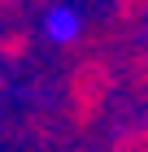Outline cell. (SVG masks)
<instances>
[{
    "label": "cell",
    "instance_id": "obj_1",
    "mask_svg": "<svg viewBox=\"0 0 148 152\" xmlns=\"http://www.w3.org/2000/svg\"><path fill=\"white\" fill-rule=\"evenodd\" d=\"M109 87H113L109 70H105L100 61H87V65L74 74V117H79V122H91V117L100 113Z\"/></svg>",
    "mask_w": 148,
    "mask_h": 152
},
{
    "label": "cell",
    "instance_id": "obj_2",
    "mask_svg": "<svg viewBox=\"0 0 148 152\" xmlns=\"http://www.w3.org/2000/svg\"><path fill=\"white\" fill-rule=\"evenodd\" d=\"M44 26H48V35H52V39H74V35H79V9H70V4H52L48 18H44Z\"/></svg>",
    "mask_w": 148,
    "mask_h": 152
},
{
    "label": "cell",
    "instance_id": "obj_3",
    "mask_svg": "<svg viewBox=\"0 0 148 152\" xmlns=\"http://www.w3.org/2000/svg\"><path fill=\"white\" fill-rule=\"evenodd\" d=\"M113 152H148V122H144V126H131L122 139H118Z\"/></svg>",
    "mask_w": 148,
    "mask_h": 152
},
{
    "label": "cell",
    "instance_id": "obj_4",
    "mask_svg": "<svg viewBox=\"0 0 148 152\" xmlns=\"http://www.w3.org/2000/svg\"><path fill=\"white\" fill-rule=\"evenodd\" d=\"M131 78H135V87H144V91H148V44L139 48L135 65H131Z\"/></svg>",
    "mask_w": 148,
    "mask_h": 152
}]
</instances>
